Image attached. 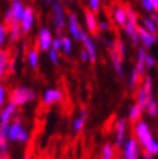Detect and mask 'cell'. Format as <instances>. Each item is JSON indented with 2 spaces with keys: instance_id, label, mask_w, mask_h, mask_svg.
I'll list each match as a JSON object with an SVG mask.
<instances>
[{
  "instance_id": "cell-5",
  "label": "cell",
  "mask_w": 158,
  "mask_h": 159,
  "mask_svg": "<svg viewBox=\"0 0 158 159\" xmlns=\"http://www.w3.org/2000/svg\"><path fill=\"white\" fill-rule=\"evenodd\" d=\"M126 131H127V122L124 119H119L115 124V146L117 148L123 146Z\"/></svg>"
},
{
  "instance_id": "cell-20",
  "label": "cell",
  "mask_w": 158,
  "mask_h": 159,
  "mask_svg": "<svg viewBox=\"0 0 158 159\" xmlns=\"http://www.w3.org/2000/svg\"><path fill=\"white\" fill-rule=\"evenodd\" d=\"M141 114H143V109H141L137 104L132 105L128 110V119L131 123H137L141 118Z\"/></svg>"
},
{
  "instance_id": "cell-4",
  "label": "cell",
  "mask_w": 158,
  "mask_h": 159,
  "mask_svg": "<svg viewBox=\"0 0 158 159\" xmlns=\"http://www.w3.org/2000/svg\"><path fill=\"white\" fill-rule=\"evenodd\" d=\"M139 36H140V43L144 45V48H152V47L158 42L157 35L149 33L144 26H137Z\"/></svg>"
},
{
  "instance_id": "cell-21",
  "label": "cell",
  "mask_w": 158,
  "mask_h": 159,
  "mask_svg": "<svg viewBox=\"0 0 158 159\" xmlns=\"http://www.w3.org/2000/svg\"><path fill=\"white\" fill-rule=\"evenodd\" d=\"M86 23H87V27H88V30L92 34H95L97 31V21H96V17H95L92 11L86 12Z\"/></svg>"
},
{
  "instance_id": "cell-12",
  "label": "cell",
  "mask_w": 158,
  "mask_h": 159,
  "mask_svg": "<svg viewBox=\"0 0 158 159\" xmlns=\"http://www.w3.org/2000/svg\"><path fill=\"white\" fill-rule=\"evenodd\" d=\"M51 44H52L51 33L47 29H43L40 31V35H39V47H40L42 51H47V49L49 48Z\"/></svg>"
},
{
  "instance_id": "cell-46",
  "label": "cell",
  "mask_w": 158,
  "mask_h": 159,
  "mask_svg": "<svg viewBox=\"0 0 158 159\" xmlns=\"http://www.w3.org/2000/svg\"><path fill=\"white\" fill-rule=\"evenodd\" d=\"M101 159H113V158H108V157H101Z\"/></svg>"
},
{
  "instance_id": "cell-37",
  "label": "cell",
  "mask_w": 158,
  "mask_h": 159,
  "mask_svg": "<svg viewBox=\"0 0 158 159\" xmlns=\"http://www.w3.org/2000/svg\"><path fill=\"white\" fill-rule=\"evenodd\" d=\"M29 140V132L26 129H22V132L20 133V136H18V142H26Z\"/></svg>"
},
{
  "instance_id": "cell-36",
  "label": "cell",
  "mask_w": 158,
  "mask_h": 159,
  "mask_svg": "<svg viewBox=\"0 0 158 159\" xmlns=\"http://www.w3.org/2000/svg\"><path fill=\"white\" fill-rule=\"evenodd\" d=\"M90 8L93 13L97 12L100 8V0H90Z\"/></svg>"
},
{
  "instance_id": "cell-23",
  "label": "cell",
  "mask_w": 158,
  "mask_h": 159,
  "mask_svg": "<svg viewBox=\"0 0 158 159\" xmlns=\"http://www.w3.org/2000/svg\"><path fill=\"white\" fill-rule=\"evenodd\" d=\"M146 113L149 116H157L158 115V104H157V101L153 97H149L148 100V105H146Z\"/></svg>"
},
{
  "instance_id": "cell-18",
  "label": "cell",
  "mask_w": 158,
  "mask_h": 159,
  "mask_svg": "<svg viewBox=\"0 0 158 159\" xmlns=\"http://www.w3.org/2000/svg\"><path fill=\"white\" fill-rule=\"evenodd\" d=\"M53 9H54V25L58 30L64 27V13H62L61 7L58 3H53Z\"/></svg>"
},
{
  "instance_id": "cell-3",
  "label": "cell",
  "mask_w": 158,
  "mask_h": 159,
  "mask_svg": "<svg viewBox=\"0 0 158 159\" xmlns=\"http://www.w3.org/2000/svg\"><path fill=\"white\" fill-rule=\"evenodd\" d=\"M34 97H35V94L31 89L17 88V89H14L11 94V102H13L16 106H21V105H25L27 101L33 100Z\"/></svg>"
},
{
  "instance_id": "cell-26",
  "label": "cell",
  "mask_w": 158,
  "mask_h": 159,
  "mask_svg": "<svg viewBox=\"0 0 158 159\" xmlns=\"http://www.w3.org/2000/svg\"><path fill=\"white\" fill-rule=\"evenodd\" d=\"M143 23H144V27L149 31V33H152V34H157L158 33V25L153 21V18L152 17H145L144 20H143Z\"/></svg>"
},
{
  "instance_id": "cell-44",
  "label": "cell",
  "mask_w": 158,
  "mask_h": 159,
  "mask_svg": "<svg viewBox=\"0 0 158 159\" xmlns=\"http://www.w3.org/2000/svg\"><path fill=\"white\" fill-rule=\"evenodd\" d=\"M154 155H152L151 153H146V152H143V158L144 159H153Z\"/></svg>"
},
{
  "instance_id": "cell-13",
  "label": "cell",
  "mask_w": 158,
  "mask_h": 159,
  "mask_svg": "<svg viewBox=\"0 0 158 159\" xmlns=\"http://www.w3.org/2000/svg\"><path fill=\"white\" fill-rule=\"evenodd\" d=\"M114 20L117 22V25L119 26H126V23L128 21L127 17V9H124L123 7H118L114 11Z\"/></svg>"
},
{
  "instance_id": "cell-8",
  "label": "cell",
  "mask_w": 158,
  "mask_h": 159,
  "mask_svg": "<svg viewBox=\"0 0 158 159\" xmlns=\"http://www.w3.org/2000/svg\"><path fill=\"white\" fill-rule=\"evenodd\" d=\"M64 94H62L61 91H57V89H48L45 93H44V97H43V101L45 105H52L54 102H57L60 100H62Z\"/></svg>"
},
{
  "instance_id": "cell-34",
  "label": "cell",
  "mask_w": 158,
  "mask_h": 159,
  "mask_svg": "<svg viewBox=\"0 0 158 159\" xmlns=\"http://www.w3.org/2000/svg\"><path fill=\"white\" fill-rule=\"evenodd\" d=\"M141 5H143V8H144L146 12H149V13H153L154 12L152 0H141Z\"/></svg>"
},
{
  "instance_id": "cell-39",
  "label": "cell",
  "mask_w": 158,
  "mask_h": 159,
  "mask_svg": "<svg viewBox=\"0 0 158 159\" xmlns=\"http://www.w3.org/2000/svg\"><path fill=\"white\" fill-rule=\"evenodd\" d=\"M4 98H5V91H4L3 87L0 85V107H2L4 104Z\"/></svg>"
},
{
  "instance_id": "cell-11",
  "label": "cell",
  "mask_w": 158,
  "mask_h": 159,
  "mask_svg": "<svg viewBox=\"0 0 158 159\" xmlns=\"http://www.w3.org/2000/svg\"><path fill=\"white\" fill-rule=\"evenodd\" d=\"M146 51L145 48H140L137 52V60H136V69L137 71L144 75L145 74V70H146Z\"/></svg>"
},
{
  "instance_id": "cell-10",
  "label": "cell",
  "mask_w": 158,
  "mask_h": 159,
  "mask_svg": "<svg viewBox=\"0 0 158 159\" xmlns=\"http://www.w3.org/2000/svg\"><path fill=\"white\" fill-rule=\"evenodd\" d=\"M81 40L84 43V45H86V51L88 52V54H90V61H91V62H95V61H96V49H95V44H93V42L88 38V35H87L86 33H83V31H82Z\"/></svg>"
},
{
  "instance_id": "cell-7",
  "label": "cell",
  "mask_w": 158,
  "mask_h": 159,
  "mask_svg": "<svg viewBox=\"0 0 158 159\" xmlns=\"http://www.w3.org/2000/svg\"><path fill=\"white\" fill-rule=\"evenodd\" d=\"M126 33L130 36L131 42L133 45H137L140 43V36H139V31H137V22H132V21H127L126 23Z\"/></svg>"
},
{
  "instance_id": "cell-42",
  "label": "cell",
  "mask_w": 158,
  "mask_h": 159,
  "mask_svg": "<svg viewBox=\"0 0 158 159\" xmlns=\"http://www.w3.org/2000/svg\"><path fill=\"white\" fill-rule=\"evenodd\" d=\"M99 27H100V30H101V31H106V30L109 29V23L104 21V22H101V23H100Z\"/></svg>"
},
{
  "instance_id": "cell-32",
  "label": "cell",
  "mask_w": 158,
  "mask_h": 159,
  "mask_svg": "<svg viewBox=\"0 0 158 159\" xmlns=\"http://www.w3.org/2000/svg\"><path fill=\"white\" fill-rule=\"evenodd\" d=\"M29 61H30V65L35 67L38 65V53L35 51H30L29 52Z\"/></svg>"
},
{
  "instance_id": "cell-40",
  "label": "cell",
  "mask_w": 158,
  "mask_h": 159,
  "mask_svg": "<svg viewBox=\"0 0 158 159\" xmlns=\"http://www.w3.org/2000/svg\"><path fill=\"white\" fill-rule=\"evenodd\" d=\"M52 44H53V49H58L60 48V47L62 45V40H61V39H56V40H53L52 42Z\"/></svg>"
},
{
  "instance_id": "cell-14",
  "label": "cell",
  "mask_w": 158,
  "mask_h": 159,
  "mask_svg": "<svg viewBox=\"0 0 158 159\" xmlns=\"http://www.w3.org/2000/svg\"><path fill=\"white\" fill-rule=\"evenodd\" d=\"M22 129H23V127L21 124V120L20 119H16V120L11 124V128H9V140L17 141L20 133L22 132Z\"/></svg>"
},
{
  "instance_id": "cell-43",
  "label": "cell",
  "mask_w": 158,
  "mask_h": 159,
  "mask_svg": "<svg viewBox=\"0 0 158 159\" xmlns=\"http://www.w3.org/2000/svg\"><path fill=\"white\" fill-rule=\"evenodd\" d=\"M81 58H82L83 61L88 60V58H90V54H88V52H87V51H83V52L81 53Z\"/></svg>"
},
{
  "instance_id": "cell-31",
  "label": "cell",
  "mask_w": 158,
  "mask_h": 159,
  "mask_svg": "<svg viewBox=\"0 0 158 159\" xmlns=\"http://www.w3.org/2000/svg\"><path fill=\"white\" fill-rule=\"evenodd\" d=\"M5 63H7V52L3 51V52H0V79H2V76L4 74Z\"/></svg>"
},
{
  "instance_id": "cell-41",
  "label": "cell",
  "mask_w": 158,
  "mask_h": 159,
  "mask_svg": "<svg viewBox=\"0 0 158 159\" xmlns=\"http://www.w3.org/2000/svg\"><path fill=\"white\" fill-rule=\"evenodd\" d=\"M4 36H5V27L0 26V45H2L4 42Z\"/></svg>"
},
{
  "instance_id": "cell-38",
  "label": "cell",
  "mask_w": 158,
  "mask_h": 159,
  "mask_svg": "<svg viewBox=\"0 0 158 159\" xmlns=\"http://www.w3.org/2000/svg\"><path fill=\"white\" fill-rule=\"evenodd\" d=\"M49 56H51L52 62H53V63H57V61H58V58H57V51H56V49H52V51L49 52Z\"/></svg>"
},
{
  "instance_id": "cell-15",
  "label": "cell",
  "mask_w": 158,
  "mask_h": 159,
  "mask_svg": "<svg viewBox=\"0 0 158 159\" xmlns=\"http://www.w3.org/2000/svg\"><path fill=\"white\" fill-rule=\"evenodd\" d=\"M31 25H33V9L31 8H27L23 12V16L21 18V26L23 29V31H29Z\"/></svg>"
},
{
  "instance_id": "cell-33",
  "label": "cell",
  "mask_w": 158,
  "mask_h": 159,
  "mask_svg": "<svg viewBox=\"0 0 158 159\" xmlns=\"http://www.w3.org/2000/svg\"><path fill=\"white\" fill-rule=\"evenodd\" d=\"M157 65V61L153 54H146V69H153Z\"/></svg>"
},
{
  "instance_id": "cell-19",
  "label": "cell",
  "mask_w": 158,
  "mask_h": 159,
  "mask_svg": "<svg viewBox=\"0 0 158 159\" xmlns=\"http://www.w3.org/2000/svg\"><path fill=\"white\" fill-rule=\"evenodd\" d=\"M148 100H149V96L148 93L145 92V89L143 88V85L137 88V93H136V101H137V105L145 110L146 109V105H148Z\"/></svg>"
},
{
  "instance_id": "cell-9",
  "label": "cell",
  "mask_w": 158,
  "mask_h": 159,
  "mask_svg": "<svg viewBox=\"0 0 158 159\" xmlns=\"http://www.w3.org/2000/svg\"><path fill=\"white\" fill-rule=\"evenodd\" d=\"M110 52H112V61H113V66L117 71V74L119 75L121 78H123V66H122V56L118 53L115 45L113 47L112 49H110Z\"/></svg>"
},
{
  "instance_id": "cell-2",
  "label": "cell",
  "mask_w": 158,
  "mask_h": 159,
  "mask_svg": "<svg viewBox=\"0 0 158 159\" xmlns=\"http://www.w3.org/2000/svg\"><path fill=\"white\" fill-rule=\"evenodd\" d=\"M140 155V144L136 137H130L124 141L122 146V157L123 159H139Z\"/></svg>"
},
{
  "instance_id": "cell-1",
  "label": "cell",
  "mask_w": 158,
  "mask_h": 159,
  "mask_svg": "<svg viewBox=\"0 0 158 159\" xmlns=\"http://www.w3.org/2000/svg\"><path fill=\"white\" fill-rule=\"evenodd\" d=\"M135 136H136V140L139 141V144L143 148L148 145L152 140H154L151 127L144 120H139L137 123H135Z\"/></svg>"
},
{
  "instance_id": "cell-22",
  "label": "cell",
  "mask_w": 158,
  "mask_h": 159,
  "mask_svg": "<svg viewBox=\"0 0 158 159\" xmlns=\"http://www.w3.org/2000/svg\"><path fill=\"white\" fill-rule=\"evenodd\" d=\"M11 11H12V13H13V18H14V20H17V21L22 18L23 12H25V9H23L22 4L18 2V0H14V2L12 3Z\"/></svg>"
},
{
  "instance_id": "cell-17",
  "label": "cell",
  "mask_w": 158,
  "mask_h": 159,
  "mask_svg": "<svg viewBox=\"0 0 158 159\" xmlns=\"http://www.w3.org/2000/svg\"><path fill=\"white\" fill-rule=\"evenodd\" d=\"M14 110H16V105L13 104V102H11V104L0 113V124L2 123H9L12 115L14 114Z\"/></svg>"
},
{
  "instance_id": "cell-30",
  "label": "cell",
  "mask_w": 158,
  "mask_h": 159,
  "mask_svg": "<svg viewBox=\"0 0 158 159\" xmlns=\"http://www.w3.org/2000/svg\"><path fill=\"white\" fill-rule=\"evenodd\" d=\"M102 157H108V158L114 157V148L112 144H105L102 146Z\"/></svg>"
},
{
  "instance_id": "cell-27",
  "label": "cell",
  "mask_w": 158,
  "mask_h": 159,
  "mask_svg": "<svg viewBox=\"0 0 158 159\" xmlns=\"http://www.w3.org/2000/svg\"><path fill=\"white\" fill-rule=\"evenodd\" d=\"M143 88L145 89V92L148 93L149 97H153V79H152V76H149V75L144 76Z\"/></svg>"
},
{
  "instance_id": "cell-45",
  "label": "cell",
  "mask_w": 158,
  "mask_h": 159,
  "mask_svg": "<svg viewBox=\"0 0 158 159\" xmlns=\"http://www.w3.org/2000/svg\"><path fill=\"white\" fill-rule=\"evenodd\" d=\"M152 4H153V9L156 13H158V0H152Z\"/></svg>"
},
{
  "instance_id": "cell-25",
  "label": "cell",
  "mask_w": 158,
  "mask_h": 159,
  "mask_svg": "<svg viewBox=\"0 0 158 159\" xmlns=\"http://www.w3.org/2000/svg\"><path fill=\"white\" fill-rule=\"evenodd\" d=\"M86 118H87V113L86 110H82L81 111V115H79L75 120H74V124H73V128L75 132H81L84 127V122H86Z\"/></svg>"
},
{
  "instance_id": "cell-24",
  "label": "cell",
  "mask_w": 158,
  "mask_h": 159,
  "mask_svg": "<svg viewBox=\"0 0 158 159\" xmlns=\"http://www.w3.org/2000/svg\"><path fill=\"white\" fill-rule=\"evenodd\" d=\"M141 76H143V75L139 73L136 67L131 71V75H130V88H131V89H136L137 87H139V84H140V78H141Z\"/></svg>"
},
{
  "instance_id": "cell-47",
  "label": "cell",
  "mask_w": 158,
  "mask_h": 159,
  "mask_svg": "<svg viewBox=\"0 0 158 159\" xmlns=\"http://www.w3.org/2000/svg\"><path fill=\"white\" fill-rule=\"evenodd\" d=\"M23 159H31L30 157H25V158H23Z\"/></svg>"
},
{
  "instance_id": "cell-29",
  "label": "cell",
  "mask_w": 158,
  "mask_h": 159,
  "mask_svg": "<svg viewBox=\"0 0 158 159\" xmlns=\"http://www.w3.org/2000/svg\"><path fill=\"white\" fill-rule=\"evenodd\" d=\"M144 152L151 153L152 155H158V141L157 140H152L148 145L144 146Z\"/></svg>"
},
{
  "instance_id": "cell-16",
  "label": "cell",
  "mask_w": 158,
  "mask_h": 159,
  "mask_svg": "<svg viewBox=\"0 0 158 159\" xmlns=\"http://www.w3.org/2000/svg\"><path fill=\"white\" fill-rule=\"evenodd\" d=\"M69 29H70V33L73 34V36L75 39H78V40H81L82 30L79 29L78 22H77V17L74 14H70V17H69Z\"/></svg>"
},
{
  "instance_id": "cell-35",
  "label": "cell",
  "mask_w": 158,
  "mask_h": 159,
  "mask_svg": "<svg viewBox=\"0 0 158 159\" xmlns=\"http://www.w3.org/2000/svg\"><path fill=\"white\" fill-rule=\"evenodd\" d=\"M62 47H64V51L65 53H70V51H72V42H70L69 38H64V40H62Z\"/></svg>"
},
{
  "instance_id": "cell-28",
  "label": "cell",
  "mask_w": 158,
  "mask_h": 159,
  "mask_svg": "<svg viewBox=\"0 0 158 159\" xmlns=\"http://www.w3.org/2000/svg\"><path fill=\"white\" fill-rule=\"evenodd\" d=\"M9 30H11V40L12 42H16V39H17L18 35H20V23H18L17 20H13L11 22Z\"/></svg>"
},
{
  "instance_id": "cell-6",
  "label": "cell",
  "mask_w": 158,
  "mask_h": 159,
  "mask_svg": "<svg viewBox=\"0 0 158 159\" xmlns=\"http://www.w3.org/2000/svg\"><path fill=\"white\" fill-rule=\"evenodd\" d=\"M9 123L0 124V153L5 154L8 150V140H9Z\"/></svg>"
}]
</instances>
